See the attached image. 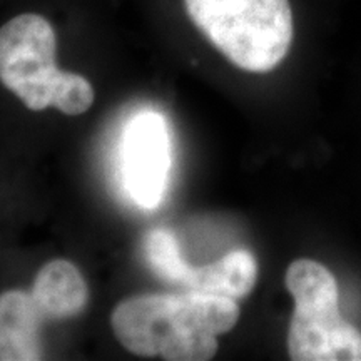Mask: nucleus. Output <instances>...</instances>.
Instances as JSON below:
<instances>
[{"label": "nucleus", "instance_id": "nucleus-1", "mask_svg": "<svg viewBox=\"0 0 361 361\" xmlns=\"http://www.w3.org/2000/svg\"><path fill=\"white\" fill-rule=\"evenodd\" d=\"M238 322L236 300L196 291L130 296L111 316L112 331L126 350L169 361L211 360L218 351L216 338Z\"/></svg>", "mask_w": 361, "mask_h": 361}, {"label": "nucleus", "instance_id": "nucleus-2", "mask_svg": "<svg viewBox=\"0 0 361 361\" xmlns=\"http://www.w3.org/2000/svg\"><path fill=\"white\" fill-rule=\"evenodd\" d=\"M192 24L238 69L266 74L295 40L290 0H184Z\"/></svg>", "mask_w": 361, "mask_h": 361}, {"label": "nucleus", "instance_id": "nucleus-3", "mask_svg": "<svg viewBox=\"0 0 361 361\" xmlns=\"http://www.w3.org/2000/svg\"><path fill=\"white\" fill-rule=\"evenodd\" d=\"M295 300L288 353L295 361H361V331L340 313V290L326 266L301 258L284 276Z\"/></svg>", "mask_w": 361, "mask_h": 361}, {"label": "nucleus", "instance_id": "nucleus-4", "mask_svg": "<svg viewBox=\"0 0 361 361\" xmlns=\"http://www.w3.org/2000/svg\"><path fill=\"white\" fill-rule=\"evenodd\" d=\"M57 39L51 22L22 13L0 27V82L30 111L52 106L66 71L56 64Z\"/></svg>", "mask_w": 361, "mask_h": 361}, {"label": "nucleus", "instance_id": "nucleus-5", "mask_svg": "<svg viewBox=\"0 0 361 361\" xmlns=\"http://www.w3.org/2000/svg\"><path fill=\"white\" fill-rule=\"evenodd\" d=\"M171 166V142L164 117L141 112L133 119L124 144V173L130 194L144 207L164 196Z\"/></svg>", "mask_w": 361, "mask_h": 361}, {"label": "nucleus", "instance_id": "nucleus-6", "mask_svg": "<svg viewBox=\"0 0 361 361\" xmlns=\"http://www.w3.org/2000/svg\"><path fill=\"white\" fill-rule=\"evenodd\" d=\"M45 316L32 293L11 290L0 295V361L42 360L40 326Z\"/></svg>", "mask_w": 361, "mask_h": 361}, {"label": "nucleus", "instance_id": "nucleus-7", "mask_svg": "<svg viewBox=\"0 0 361 361\" xmlns=\"http://www.w3.org/2000/svg\"><path fill=\"white\" fill-rule=\"evenodd\" d=\"M32 296L45 318L64 319L85 308L89 290L75 264L67 259H52L35 276Z\"/></svg>", "mask_w": 361, "mask_h": 361}, {"label": "nucleus", "instance_id": "nucleus-8", "mask_svg": "<svg viewBox=\"0 0 361 361\" xmlns=\"http://www.w3.org/2000/svg\"><path fill=\"white\" fill-rule=\"evenodd\" d=\"M258 279V263L247 250H234L214 263L191 268L188 291L241 300L250 295Z\"/></svg>", "mask_w": 361, "mask_h": 361}, {"label": "nucleus", "instance_id": "nucleus-9", "mask_svg": "<svg viewBox=\"0 0 361 361\" xmlns=\"http://www.w3.org/2000/svg\"><path fill=\"white\" fill-rule=\"evenodd\" d=\"M144 252L147 263L164 281L186 286L192 266L184 261L173 233L166 229H152L144 239Z\"/></svg>", "mask_w": 361, "mask_h": 361}, {"label": "nucleus", "instance_id": "nucleus-10", "mask_svg": "<svg viewBox=\"0 0 361 361\" xmlns=\"http://www.w3.org/2000/svg\"><path fill=\"white\" fill-rule=\"evenodd\" d=\"M94 102V89L82 75L66 72L52 97V106L67 116H79L89 111Z\"/></svg>", "mask_w": 361, "mask_h": 361}]
</instances>
